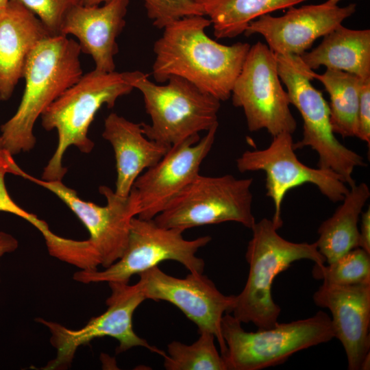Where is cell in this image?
<instances>
[{
    "instance_id": "obj_1",
    "label": "cell",
    "mask_w": 370,
    "mask_h": 370,
    "mask_svg": "<svg viewBox=\"0 0 370 370\" xmlns=\"http://www.w3.org/2000/svg\"><path fill=\"white\" fill-rule=\"evenodd\" d=\"M210 25V20L204 16H191L163 29L153 45L152 74L157 82L177 76L220 101L231 97L250 45H221L206 34Z\"/></svg>"
},
{
    "instance_id": "obj_2",
    "label": "cell",
    "mask_w": 370,
    "mask_h": 370,
    "mask_svg": "<svg viewBox=\"0 0 370 370\" xmlns=\"http://www.w3.org/2000/svg\"><path fill=\"white\" fill-rule=\"evenodd\" d=\"M15 175L49 190L60 199L77 217L89 232V238L76 241L62 237L55 250V258L80 270L107 268L116 262L126 247L132 219L138 213L136 196L131 190L123 197L106 186L99 193L106 199L103 206L82 199L75 190L61 180L47 181L25 173L19 166Z\"/></svg>"
},
{
    "instance_id": "obj_3",
    "label": "cell",
    "mask_w": 370,
    "mask_h": 370,
    "mask_svg": "<svg viewBox=\"0 0 370 370\" xmlns=\"http://www.w3.org/2000/svg\"><path fill=\"white\" fill-rule=\"evenodd\" d=\"M78 42L49 36L29 55L23 73L25 88L15 114L1 126L3 148L12 156L34 148V127L44 111L83 75Z\"/></svg>"
},
{
    "instance_id": "obj_4",
    "label": "cell",
    "mask_w": 370,
    "mask_h": 370,
    "mask_svg": "<svg viewBox=\"0 0 370 370\" xmlns=\"http://www.w3.org/2000/svg\"><path fill=\"white\" fill-rule=\"evenodd\" d=\"M251 230L252 237L245 253L249 274L243 291L235 295L231 312L241 323L268 329L278 324L281 312L271 295L275 277L295 261L306 259L321 264L325 259L315 242L294 243L282 238L271 219L256 221Z\"/></svg>"
},
{
    "instance_id": "obj_5",
    "label": "cell",
    "mask_w": 370,
    "mask_h": 370,
    "mask_svg": "<svg viewBox=\"0 0 370 370\" xmlns=\"http://www.w3.org/2000/svg\"><path fill=\"white\" fill-rule=\"evenodd\" d=\"M134 88L127 79L125 72L101 73L92 70L66 89L42 114V125L58 133V145L45 167L42 179L62 180L67 169L63 166L66 149L72 145L81 152L88 153L94 143L88 132L97 111L102 106H114L122 96Z\"/></svg>"
},
{
    "instance_id": "obj_6",
    "label": "cell",
    "mask_w": 370,
    "mask_h": 370,
    "mask_svg": "<svg viewBox=\"0 0 370 370\" xmlns=\"http://www.w3.org/2000/svg\"><path fill=\"white\" fill-rule=\"evenodd\" d=\"M125 75L143 95L151 124L141 125L149 139L171 147L219 123L221 101L188 80L172 76L166 84L158 85L139 71Z\"/></svg>"
},
{
    "instance_id": "obj_7",
    "label": "cell",
    "mask_w": 370,
    "mask_h": 370,
    "mask_svg": "<svg viewBox=\"0 0 370 370\" xmlns=\"http://www.w3.org/2000/svg\"><path fill=\"white\" fill-rule=\"evenodd\" d=\"M242 323L225 313L221 332L227 349L221 355L227 370H260L285 362L293 354L334 338L331 319L323 311L271 328L246 332Z\"/></svg>"
},
{
    "instance_id": "obj_8",
    "label": "cell",
    "mask_w": 370,
    "mask_h": 370,
    "mask_svg": "<svg viewBox=\"0 0 370 370\" xmlns=\"http://www.w3.org/2000/svg\"><path fill=\"white\" fill-rule=\"evenodd\" d=\"M276 55L278 71L284 84L290 103L303 119V136L294 148L309 147L318 155L317 166L339 175L350 187L356 184L352 175L358 166H365L363 157L341 144L332 131L328 103L322 92L311 84L312 70L299 56Z\"/></svg>"
},
{
    "instance_id": "obj_9",
    "label": "cell",
    "mask_w": 370,
    "mask_h": 370,
    "mask_svg": "<svg viewBox=\"0 0 370 370\" xmlns=\"http://www.w3.org/2000/svg\"><path fill=\"white\" fill-rule=\"evenodd\" d=\"M253 178L199 174L153 219L164 227L183 232L198 226L234 221L251 229Z\"/></svg>"
},
{
    "instance_id": "obj_10",
    "label": "cell",
    "mask_w": 370,
    "mask_h": 370,
    "mask_svg": "<svg viewBox=\"0 0 370 370\" xmlns=\"http://www.w3.org/2000/svg\"><path fill=\"white\" fill-rule=\"evenodd\" d=\"M183 231L158 225L154 219L137 217L131 221L129 237L122 256L103 270H79L74 280L84 283H128L132 276L140 274L164 260L181 263L190 273H203L204 261L196 254L210 241V236L187 240Z\"/></svg>"
},
{
    "instance_id": "obj_11",
    "label": "cell",
    "mask_w": 370,
    "mask_h": 370,
    "mask_svg": "<svg viewBox=\"0 0 370 370\" xmlns=\"http://www.w3.org/2000/svg\"><path fill=\"white\" fill-rule=\"evenodd\" d=\"M111 294L106 300L107 310L91 318L82 328L73 330L60 323L37 318L51 333L50 341L56 349V357L42 368L45 370L65 369L73 362L78 347L97 338L110 336L119 341L117 354L134 347H143L161 356L165 352L151 345L133 330L132 317L136 309L145 299L140 284L110 282Z\"/></svg>"
},
{
    "instance_id": "obj_12",
    "label": "cell",
    "mask_w": 370,
    "mask_h": 370,
    "mask_svg": "<svg viewBox=\"0 0 370 370\" xmlns=\"http://www.w3.org/2000/svg\"><path fill=\"white\" fill-rule=\"evenodd\" d=\"M231 96L233 105L243 110L249 131L264 129L273 137L296 130L288 95L280 83L276 55L262 42L250 46Z\"/></svg>"
},
{
    "instance_id": "obj_13",
    "label": "cell",
    "mask_w": 370,
    "mask_h": 370,
    "mask_svg": "<svg viewBox=\"0 0 370 370\" xmlns=\"http://www.w3.org/2000/svg\"><path fill=\"white\" fill-rule=\"evenodd\" d=\"M292 134L286 132L273 137L263 149L247 150L236 159L240 172L262 171L266 174L267 196L273 203L271 219L277 230L283 224L281 208L287 192L306 183L316 186L332 202L341 201L349 191L342 177L334 171L302 163L295 153Z\"/></svg>"
},
{
    "instance_id": "obj_14",
    "label": "cell",
    "mask_w": 370,
    "mask_h": 370,
    "mask_svg": "<svg viewBox=\"0 0 370 370\" xmlns=\"http://www.w3.org/2000/svg\"><path fill=\"white\" fill-rule=\"evenodd\" d=\"M138 282L146 299L166 301L178 308L198 328V332L212 333L217 340L221 355L227 346L221 332L225 313L232 311L235 295H225L203 273H190L177 278L158 266L140 274Z\"/></svg>"
},
{
    "instance_id": "obj_15",
    "label": "cell",
    "mask_w": 370,
    "mask_h": 370,
    "mask_svg": "<svg viewBox=\"0 0 370 370\" xmlns=\"http://www.w3.org/2000/svg\"><path fill=\"white\" fill-rule=\"evenodd\" d=\"M219 123L201 138L192 136L172 145L153 166L146 169L134 182L138 206L137 217L153 219L199 173L200 166L210 151Z\"/></svg>"
},
{
    "instance_id": "obj_16",
    "label": "cell",
    "mask_w": 370,
    "mask_h": 370,
    "mask_svg": "<svg viewBox=\"0 0 370 370\" xmlns=\"http://www.w3.org/2000/svg\"><path fill=\"white\" fill-rule=\"evenodd\" d=\"M356 10L355 3L339 7L325 2L316 5L292 6L282 16L271 14L251 21L244 34L261 35L269 48L278 55L300 56L314 42L332 32Z\"/></svg>"
},
{
    "instance_id": "obj_17",
    "label": "cell",
    "mask_w": 370,
    "mask_h": 370,
    "mask_svg": "<svg viewBox=\"0 0 370 370\" xmlns=\"http://www.w3.org/2000/svg\"><path fill=\"white\" fill-rule=\"evenodd\" d=\"M312 299L317 306L330 311L334 337L344 348L348 369L360 370L363 359L370 353V283H323Z\"/></svg>"
},
{
    "instance_id": "obj_18",
    "label": "cell",
    "mask_w": 370,
    "mask_h": 370,
    "mask_svg": "<svg viewBox=\"0 0 370 370\" xmlns=\"http://www.w3.org/2000/svg\"><path fill=\"white\" fill-rule=\"evenodd\" d=\"M130 0H111L102 5L87 6L80 3L66 14L61 34L73 35L81 51L91 56L96 71H115L116 38L125 25Z\"/></svg>"
},
{
    "instance_id": "obj_19",
    "label": "cell",
    "mask_w": 370,
    "mask_h": 370,
    "mask_svg": "<svg viewBox=\"0 0 370 370\" xmlns=\"http://www.w3.org/2000/svg\"><path fill=\"white\" fill-rule=\"evenodd\" d=\"M49 36L40 19L18 0H9L0 8V100L10 98L23 77L29 55Z\"/></svg>"
},
{
    "instance_id": "obj_20",
    "label": "cell",
    "mask_w": 370,
    "mask_h": 370,
    "mask_svg": "<svg viewBox=\"0 0 370 370\" xmlns=\"http://www.w3.org/2000/svg\"><path fill=\"white\" fill-rule=\"evenodd\" d=\"M102 136L113 148L116 169L114 192L123 197L129 195L142 172L156 164L171 147L146 137L141 123L114 112L106 118Z\"/></svg>"
},
{
    "instance_id": "obj_21",
    "label": "cell",
    "mask_w": 370,
    "mask_h": 370,
    "mask_svg": "<svg viewBox=\"0 0 370 370\" xmlns=\"http://www.w3.org/2000/svg\"><path fill=\"white\" fill-rule=\"evenodd\" d=\"M314 71L321 66L370 78V30L351 29L341 25L323 36L322 42L299 56Z\"/></svg>"
},
{
    "instance_id": "obj_22",
    "label": "cell",
    "mask_w": 370,
    "mask_h": 370,
    "mask_svg": "<svg viewBox=\"0 0 370 370\" xmlns=\"http://www.w3.org/2000/svg\"><path fill=\"white\" fill-rule=\"evenodd\" d=\"M350 188L342 204L318 228L319 238L315 243L328 263L358 247V221L370 190L365 182Z\"/></svg>"
},
{
    "instance_id": "obj_23",
    "label": "cell",
    "mask_w": 370,
    "mask_h": 370,
    "mask_svg": "<svg viewBox=\"0 0 370 370\" xmlns=\"http://www.w3.org/2000/svg\"><path fill=\"white\" fill-rule=\"evenodd\" d=\"M209 17L217 38H232L244 33L260 16L295 6L308 0H195Z\"/></svg>"
},
{
    "instance_id": "obj_24",
    "label": "cell",
    "mask_w": 370,
    "mask_h": 370,
    "mask_svg": "<svg viewBox=\"0 0 370 370\" xmlns=\"http://www.w3.org/2000/svg\"><path fill=\"white\" fill-rule=\"evenodd\" d=\"M325 87L330 96V119L332 131L343 138L356 137L360 88L363 80L357 75L338 70L311 73Z\"/></svg>"
},
{
    "instance_id": "obj_25",
    "label": "cell",
    "mask_w": 370,
    "mask_h": 370,
    "mask_svg": "<svg viewBox=\"0 0 370 370\" xmlns=\"http://www.w3.org/2000/svg\"><path fill=\"white\" fill-rule=\"evenodd\" d=\"M190 345L173 341L162 356L167 370H227L223 356L214 344L215 336L203 331Z\"/></svg>"
},
{
    "instance_id": "obj_26",
    "label": "cell",
    "mask_w": 370,
    "mask_h": 370,
    "mask_svg": "<svg viewBox=\"0 0 370 370\" xmlns=\"http://www.w3.org/2000/svg\"><path fill=\"white\" fill-rule=\"evenodd\" d=\"M312 275L331 285L370 283V254L360 247L353 249L327 266L314 264Z\"/></svg>"
},
{
    "instance_id": "obj_27",
    "label": "cell",
    "mask_w": 370,
    "mask_h": 370,
    "mask_svg": "<svg viewBox=\"0 0 370 370\" xmlns=\"http://www.w3.org/2000/svg\"><path fill=\"white\" fill-rule=\"evenodd\" d=\"M147 16L158 29L191 16H204L201 5L195 0H143Z\"/></svg>"
},
{
    "instance_id": "obj_28",
    "label": "cell",
    "mask_w": 370,
    "mask_h": 370,
    "mask_svg": "<svg viewBox=\"0 0 370 370\" xmlns=\"http://www.w3.org/2000/svg\"><path fill=\"white\" fill-rule=\"evenodd\" d=\"M42 22L51 36L62 35L61 28L68 12L81 0H18Z\"/></svg>"
},
{
    "instance_id": "obj_29",
    "label": "cell",
    "mask_w": 370,
    "mask_h": 370,
    "mask_svg": "<svg viewBox=\"0 0 370 370\" xmlns=\"http://www.w3.org/2000/svg\"><path fill=\"white\" fill-rule=\"evenodd\" d=\"M8 173L9 170L7 164L0 162V212L14 214L28 221L32 225H36L40 219L19 206L10 195L5 182V177Z\"/></svg>"
},
{
    "instance_id": "obj_30",
    "label": "cell",
    "mask_w": 370,
    "mask_h": 370,
    "mask_svg": "<svg viewBox=\"0 0 370 370\" xmlns=\"http://www.w3.org/2000/svg\"><path fill=\"white\" fill-rule=\"evenodd\" d=\"M370 143V78L363 80L359 97L356 136Z\"/></svg>"
},
{
    "instance_id": "obj_31",
    "label": "cell",
    "mask_w": 370,
    "mask_h": 370,
    "mask_svg": "<svg viewBox=\"0 0 370 370\" xmlns=\"http://www.w3.org/2000/svg\"><path fill=\"white\" fill-rule=\"evenodd\" d=\"M358 247L370 254V208L361 214Z\"/></svg>"
},
{
    "instance_id": "obj_32",
    "label": "cell",
    "mask_w": 370,
    "mask_h": 370,
    "mask_svg": "<svg viewBox=\"0 0 370 370\" xmlns=\"http://www.w3.org/2000/svg\"><path fill=\"white\" fill-rule=\"evenodd\" d=\"M18 247V242L15 237L0 231V258L5 254L14 252Z\"/></svg>"
},
{
    "instance_id": "obj_33",
    "label": "cell",
    "mask_w": 370,
    "mask_h": 370,
    "mask_svg": "<svg viewBox=\"0 0 370 370\" xmlns=\"http://www.w3.org/2000/svg\"><path fill=\"white\" fill-rule=\"evenodd\" d=\"M110 1L111 0H81L82 4L87 6L99 5Z\"/></svg>"
},
{
    "instance_id": "obj_34",
    "label": "cell",
    "mask_w": 370,
    "mask_h": 370,
    "mask_svg": "<svg viewBox=\"0 0 370 370\" xmlns=\"http://www.w3.org/2000/svg\"><path fill=\"white\" fill-rule=\"evenodd\" d=\"M370 353H369L363 359L360 370H369L370 368Z\"/></svg>"
},
{
    "instance_id": "obj_35",
    "label": "cell",
    "mask_w": 370,
    "mask_h": 370,
    "mask_svg": "<svg viewBox=\"0 0 370 370\" xmlns=\"http://www.w3.org/2000/svg\"><path fill=\"white\" fill-rule=\"evenodd\" d=\"M341 0H328L325 1L326 3L329 5H337V3Z\"/></svg>"
},
{
    "instance_id": "obj_36",
    "label": "cell",
    "mask_w": 370,
    "mask_h": 370,
    "mask_svg": "<svg viewBox=\"0 0 370 370\" xmlns=\"http://www.w3.org/2000/svg\"><path fill=\"white\" fill-rule=\"evenodd\" d=\"M9 0H0V8L3 7Z\"/></svg>"
},
{
    "instance_id": "obj_37",
    "label": "cell",
    "mask_w": 370,
    "mask_h": 370,
    "mask_svg": "<svg viewBox=\"0 0 370 370\" xmlns=\"http://www.w3.org/2000/svg\"><path fill=\"white\" fill-rule=\"evenodd\" d=\"M7 154L9 156V157H8V159H9L10 156H11V154H10V153H8V152H3V153H2L0 155V157H1V156L7 155ZM47 225V223H46V224H45V225L40 230H42L44 227H45ZM40 230H39V231H40Z\"/></svg>"
},
{
    "instance_id": "obj_38",
    "label": "cell",
    "mask_w": 370,
    "mask_h": 370,
    "mask_svg": "<svg viewBox=\"0 0 370 370\" xmlns=\"http://www.w3.org/2000/svg\"><path fill=\"white\" fill-rule=\"evenodd\" d=\"M4 157H6L8 158V157L9 156L7 154V155H3V156H1L0 158H4ZM46 224V222L45 223V224L38 230H40Z\"/></svg>"
},
{
    "instance_id": "obj_39",
    "label": "cell",
    "mask_w": 370,
    "mask_h": 370,
    "mask_svg": "<svg viewBox=\"0 0 370 370\" xmlns=\"http://www.w3.org/2000/svg\"><path fill=\"white\" fill-rule=\"evenodd\" d=\"M3 149H4L3 148L2 140H1V136H0V151L1 150H3Z\"/></svg>"
}]
</instances>
